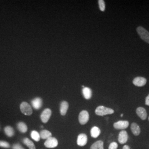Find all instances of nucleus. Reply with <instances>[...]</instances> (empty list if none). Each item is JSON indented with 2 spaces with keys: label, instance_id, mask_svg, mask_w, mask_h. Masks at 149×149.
I'll use <instances>...</instances> for the list:
<instances>
[{
  "label": "nucleus",
  "instance_id": "15",
  "mask_svg": "<svg viewBox=\"0 0 149 149\" xmlns=\"http://www.w3.org/2000/svg\"><path fill=\"white\" fill-rule=\"evenodd\" d=\"M101 133V129L96 126L93 127L91 129V136L93 138H97L100 136Z\"/></svg>",
  "mask_w": 149,
  "mask_h": 149
},
{
  "label": "nucleus",
  "instance_id": "26",
  "mask_svg": "<svg viewBox=\"0 0 149 149\" xmlns=\"http://www.w3.org/2000/svg\"><path fill=\"white\" fill-rule=\"evenodd\" d=\"M12 149H25L19 143L14 144L12 146Z\"/></svg>",
  "mask_w": 149,
  "mask_h": 149
},
{
  "label": "nucleus",
  "instance_id": "11",
  "mask_svg": "<svg viewBox=\"0 0 149 149\" xmlns=\"http://www.w3.org/2000/svg\"><path fill=\"white\" fill-rule=\"evenodd\" d=\"M147 80L143 77H136L133 81V83L134 85L137 87H143L146 85Z\"/></svg>",
  "mask_w": 149,
  "mask_h": 149
},
{
  "label": "nucleus",
  "instance_id": "1",
  "mask_svg": "<svg viewBox=\"0 0 149 149\" xmlns=\"http://www.w3.org/2000/svg\"><path fill=\"white\" fill-rule=\"evenodd\" d=\"M114 113V111L110 108H107L103 106H100L97 107L95 110L96 115L99 116H104L106 115L112 114Z\"/></svg>",
  "mask_w": 149,
  "mask_h": 149
},
{
  "label": "nucleus",
  "instance_id": "2",
  "mask_svg": "<svg viewBox=\"0 0 149 149\" xmlns=\"http://www.w3.org/2000/svg\"><path fill=\"white\" fill-rule=\"evenodd\" d=\"M136 31L140 38L145 42L149 44V32L141 26L138 27Z\"/></svg>",
  "mask_w": 149,
  "mask_h": 149
},
{
  "label": "nucleus",
  "instance_id": "14",
  "mask_svg": "<svg viewBox=\"0 0 149 149\" xmlns=\"http://www.w3.org/2000/svg\"><path fill=\"white\" fill-rule=\"evenodd\" d=\"M69 103L68 102L64 101L62 102L60 104V114L61 116H65L67 111L69 109Z\"/></svg>",
  "mask_w": 149,
  "mask_h": 149
},
{
  "label": "nucleus",
  "instance_id": "18",
  "mask_svg": "<svg viewBox=\"0 0 149 149\" xmlns=\"http://www.w3.org/2000/svg\"><path fill=\"white\" fill-rule=\"evenodd\" d=\"M4 132L6 135L8 137H12L15 135V130L11 126H6L5 128H4Z\"/></svg>",
  "mask_w": 149,
  "mask_h": 149
},
{
  "label": "nucleus",
  "instance_id": "5",
  "mask_svg": "<svg viewBox=\"0 0 149 149\" xmlns=\"http://www.w3.org/2000/svg\"><path fill=\"white\" fill-rule=\"evenodd\" d=\"M90 119L89 113L87 111L84 110L80 112L79 116V120L81 125H85L88 122Z\"/></svg>",
  "mask_w": 149,
  "mask_h": 149
},
{
  "label": "nucleus",
  "instance_id": "12",
  "mask_svg": "<svg viewBox=\"0 0 149 149\" xmlns=\"http://www.w3.org/2000/svg\"><path fill=\"white\" fill-rule=\"evenodd\" d=\"M130 129L132 130V133L134 135L138 136L140 134L141 129L137 123H132L130 125Z\"/></svg>",
  "mask_w": 149,
  "mask_h": 149
},
{
  "label": "nucleus",
  "instance_id": "21",
  "mask_svg": "<svg viewBox=\"0 0 149 149\" xmlns=\"http://www.w3.org/2000/svg\"><path fill=\"white\" fill-rule=\"evenodd\" d=\"M39 134H40V138L42 139H45V140L52 137V133L48 130H42L40 131Z\"/></svg>",
  "mask_w": 149,
  "mask_h": 149
},
{
  "label": "nucleus",
  "instance_id": "19",
  "mask_svg": "<svg viewBox=\"0 0 149 149\" xmlns=\"http://www.w3.org/2000/svg\"><path fill=\"white\" fill-rule=\"evenodd\" d=\"M90 149H104V143L102 140H98L91 146Z\"/></svg>",
  "mask_w": 149,
  "mask_h": 149
},
{
  "label": "nucleus",
  "instance_id": "23",
  "mask_svg": "<svg viewBox=\"0 0 149 149\" xmlns=\"http://www.w3.org/2000/svg\"><path fill=\"white\" fill-rule=\"evenodd\" d=\"M0 147L5 149H8L11 147V146L8 142L3 140H0Z\"/></svg>",
  "mask_w": 149,
  "mask_h": 149
},
{
  "label": "nucleus",
  "instance_id": "27",
  "mask_svg": "<svg viewBox=\"0 0 149 149\" xmlns=\"http://www.w3.org/2000/svg\"><path fill=\"white\" fill-rule=\"evenodd\" d=\"M145 104L149 106V94L145 98Z\"/></svg>",
  "mask_w": 149,
  "mask_h": 149
},
{
  "label": "nucleus",
  "instance_id": "31",
  "mask_svg": "<svg viewBox=\"0 0 149 149\" xmlns=\"http://www.w3.org/2000/svg\"><path fill=\"white\" fill-rule=\"evenodd\" d=\"M148 119H149V118H148Z\"/></svg>",
  "mask_w": 149,
  "mask_h": 149
},
{
  "label": "nucleus",
  "instance_id": "8",
  "mask_svg": "<svg viewBox=\"0 0 149 149\" xmlns=\"http://www.w3.org/2000/svg\"><path fill=\"white\" fill-rule=\"evenodd\" d=\"M88 138L84 133L80 134L77 138V144L80 146H84L87 143Z\"/></svg>",
  "mask_w": 149,
  "mask_h": 149
},
{
  "label": "nucleus",
  "instance_id": "17",
  "mask_svg": "<svg viewBox=\"0 0 149 149\" xmlns=\"http://www.w3.org/2000/svg\"><path fill=\"white\" fill-rule=\"evenodd\" d=\"M82 93L86 100H90L92 97V92L89 87H84L82 90Z\"/></svg>",
  "mask_w": 149,
  "mask_h": 149
},
{
  "label": "nucleus",
  "instance_id": "28",
  "mask_svg": "<svg viewBox=\"0 0 149 149\" xmlns=\"http://www.w3.org/2000/svg\"><path fill=\"white\" fill-rule=\"evenodd\" d=\"M122 149H130V148L129 147V146H128L127 145H125Z\"/></svg>",
  "mask_w": 149,
  "mask_h": 149
},
{
  "label": "nucleus",
  "instance_id": "4",
  "mask_svg": "<svg viewBox=\"0 0 149 149\" xmlns=\"http://www.w3.org/2000/svg\"><path fill=\"white\" fill-rule=\"evenodd\" d=\"M58 145V141L54 137H50L46 140L44 143V146L50 149H53L57 147Z\"/></svg>",
  "mask_w": 149,
  "mask_h": 149
},
{
  "label": "nucleus",
  "instance_id": "9",
  "mask_svg": "<svg viewBox=\"0 0 149 149\" xmlns=\"http://www.w3.org/2000/svg\"><path fill=\"white\" fill-rule=\"evenodd\" d=\"M128 140V134L127 131L123 130L122 131H120L118 135V140L119 144H125Z\"/></svg>",
  "mask_w": 149,
  "mask_h": 149
},
{
  "label": "nucleus",
  "instance_id": "25",
  "mask_svg": "<svg viewBox=\"0 0 149 149\" xmlns=\"http://www.w3.org/2000/svg\"><path fill=\"white\" fill-rule=\"evenodd\" d=\"M118 147V145L116 142H112L109 144L108 146V149H117Z\"/></svg>",
  "mask_w": 149,
  "mask_h": 149
},
{
  "label": "nucleus",
  "instance_id": "3",
  "mask_svg": "<svg viewBox=\"0 0 149 149\" xmlns=\"http://www.w3.org/2000/svg\"><path fill=\"white\" fill-rule=\"evenodd\" d=\"M20 109L22 113L26 116H31L33 113L32 107L26 102L22 103L20 105Z\"/></svg>",
  "mask_w": 149,
  "mask_h": 149
},
{
  "label": "nucleus",
  "instance_id": "6",
  "mask_svg": "<svg viewBox=\"0 0 149 149\" xmlns=\"http://www.w3.org/2000/svg\"><path fill=\"white\" fill-rule=\"evenodd\" d=\"M129 123L127 120H119L113 124V127L117 130H124L128 128Z\"/></svg>",
  "mask_w": 149,
  "mask_h": 149
},
{
  "label": "nucleus",
  "instance_id": "10",
  "mask_svg": "<svg viewBox=\"0 0 149 149\" xmlns=\"http://www.w3.org/2000/svg\"><path fill=\"white\" fill-rule=\"evenodd\" d=\"M136 113L139 117L143 120H146V119L148 117V113L146 109L141 107H139L138 108H137L136 110Z\"/></svg>",
  "mask_w": 149,
  "mask_h": 149
},
{
  "label": "nucleus",
  "instance_id": "24",
  "mask_svg": "<svg viewBox=\"0 0 149 149\" xmlns=\"http://www.w3.org/2000/svg\"><path fill=\"white\" fill-rule=\"evenodd\" d=\"M98 5H99V7L101 11L102 12H104L106 10V5H105V2L103 0H99L98 1Z\"/></svg>",
  "mask_w": 149,
  "mask_h": 149
},
{
  "label": "nucleus",
  "instance_id": "7",
  "mask_svg": "<svg viewBox=\"0 0 149 149\" xmlns=\"http://www.w3.org/2000/svg\"><path fill=\"white\" fill-rule=\"evenodd\" d=\"M52 116V111L49 108L45 109L40 115V119L42 122L47 123Z\"/></svg>",
  "mask_w": 149,
  "mask_h": 149
},
{
  "label": "nucleus",
  "instance_id": "20",
  "mask_svg": "<svg viewBox=\"0 0 149 149\" xmlns=\"http://www.w3.org/2000/svg\"><path fill=\"white\" fill-rule=\"evenodd\" d=\"M23 144H25L29 149H36V146L32 140H31L29 138H25L23 140Z\"/></svg>",
  "mask_w": 149,
  "mask_h": 149
},
{
  "label": "nucleus",
  "instance_id": "13",
  "mask_svg": "<svg viewBox=\"0 0 149 149\" xmlns=\"http://www.w3.org/2000/svg\"><path fill=\"white\" fill-rule=\"evenodd\" d=\"M32 106L35 109H39L43 104V101L42 100L39 98V97H37L32 100Z\"/></svg>",
  "mask_w": 149,
  "mask_h": 149
},
{
  "label": "nucleus",
  "instance_id": "22",
  "mask_svg": "<svg viewBox=\"0 0 149 149\" xmlns=\"http://www.w3.org/2000/svg\"><path fill=\"white\" fill-rule=\"evenodd\" d=\"M31 136L32 139H33L34 141L38 142L40 140V134L36 130H32L31 133Z\"/></svg>",
  "mask_w": 149,
  "mask_h": 149
},
{
  "label": "nucleus",
  "instance_id": "16",
  "mask_svg": "<svg viewBox=\"0 0 149 149\" xmlns=\"http://www.w3.org/2000/svg\"><path fill=\"white\" fill-rule=\"evenodd\" d=\"M17 127L18 130L22 133H25L28 130V127L26 124L22 122L18 123L17 124Z\"/></svg>",
  "mask_w": 149,
  "mask_h": 149
},
{
  "label": "nucleus",
  "instance_id": "29",
  "mask_svg": "<svg viewBox=\"0 0 149 149\" xmlns=\"http://www.w3.org/2000/svg\"><path fill=\"white\" fill-rule=\"evenodd\" d=\"M123 116H124V115H123V114H122L120 115V117H123Z\"/></svg>",
  "mask_w": 149,
  "mask_h": 149
},
{
  "label": "nucleus",
  "instance_id": "30",
  "mask_svg": "<svg viewBox=\"0 0 149 149\" xmlns=\"http://www.w3.org/2000/svg\"><path fill=\"white\" fill-rule=\"evenodd\" d=\"M0 130H1V127H0Z\"/></svg>",
  "mask_w": 149,
  "mask_h": 149
}]
</instances>
